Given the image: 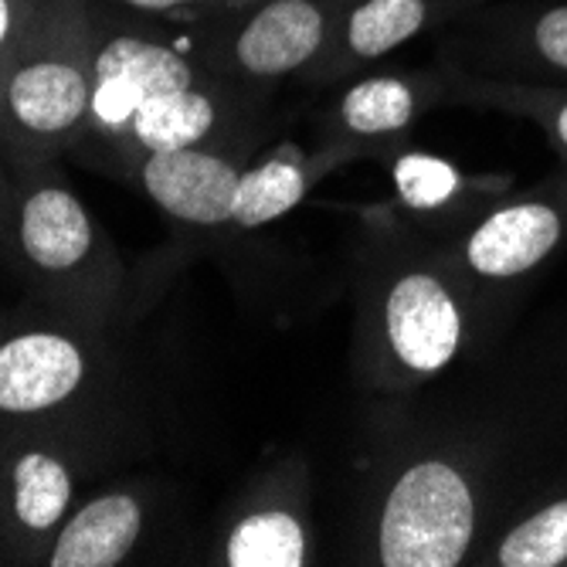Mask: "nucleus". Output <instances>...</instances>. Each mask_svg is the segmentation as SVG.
Masks as SVG:
<instances>
[{"label":"nucleus","instance_id":"19","mask_svg":"<svg viewBox=\"0 0 567 567\" xmlns=\"http://www.w3.org/2000/svg\"><path fill=\"white\" fill-rule=\"evenodd\" d=\"M391 177H394L398 200L408 212H419V215L449 208L458 197L462 184H466L445 161L425 157V153H415V150L398 153L391 164Z\"/></svg>","mask_w":567,"mask_h":567},{"label":"nucleus","instance_id":"22","mask_svg":"<svg viewBox=\"0 0 567 567\" xmlns=\"http://www.w3.org/2000/svg\"><path fill=\"white\" fill-rule=\"evenodd\" d=\"M0 153H4V150H0ZM0 187H4V164H0Z\"/></svg>","mask_w":567,"mask_h":567},{"label":"nucleus","instance_id":"2","mask_svg":"<svg viewBox=\"0 0 567 567\" xmlns=\"http://www.w3.org/2000/svg\"><path fill=\"white\" fill-rule=\"evenodd\" d=\"M462 289L445 255L374 228L357 266L353 378L374 394H401L452 368L470 340Z\"/></svg>","mask_w":567,"mask_h":567},{"label":"nucleus","instance_id":"9","mask_svg":"<svg viewBox=\"0 0 567 567\" xmlns=\"http://www.w3.org/2000/svg\"><path fill=\"white\" fill-rule=\"evenodd\" d=\"M564 235H567V200L540 197V194L520 197L483 215L462 235V241L445 262L455 269L462 286L517 282L550 259Z\"/></svg>","mask_w":567,"mask_h":567},{"label":"nucleus","instance_id":"10","mask_svg":"<svg viewBox=\"0 0 567 567\" xmlns=\"http://www.w3.org/2000/svg\"><path fill=\"white\" fill-rule=\"evenodd\" d=\"M306 466L286 458L269 476L259 496L248 499L228 524L218 560L225 567H302L313 557L309 547V496Z\"/></svg>","mask_w":567,"mask_h":567},{"label":"nucleus","instance_id":"14","mask_svg":"<svg viewBox=\"0 0 567 567\" xmlns=\"http://www.w3.org/2000/svg\"><path fill=\"white\" fill-rule=\"evenodd\" d=\"M473 59L499 72V82L567 85V0L483 21V28L458 41Z\"/></svg>","mask_w":567,"mask_h":567},{"label":"nucleus","instance_id":"17","mask_svg":"<svg viewBox=\"0 0 567 567\" xmlns=\"http://www.w3.org/2000/svg\"><path fill=\"white\" fill-rule=\"evenodd\" d=\"M499 567H557L567 564V496H554L530 509L483 554Z\"/></svg>","mask_w":567,"mask_h":567},{"label":"nucleus","instance_id":"1","mask_svg":"<svg viewBox=\"0 0 567 567\" xmlns=\"http://www.w3.org/2000/svg\"><path fill=\"white\" fill-rule=\"evenodd\" d=\"M95 14L92 102L85 133L102 164L133 174L153 153L184 146L251 150L266 92H251L197 62L161 31Z\"/></svg>","mask_w":567,"mask_h":567},{"label":"nucleus","instance_id":"18","mask_svg":"<svg viewBox=\"0 0 567 567\" xmlns=\"http://www.w3.org/2000/svg\"><path fill=\"white\" fill-rule=\"evenodd\" d=\"M445 89L462 99H480L489 106L520 110L550 133V140L567 153V85H520V82H499V79H476L449 72Z\"/></svg>","mask_w":567,"mask_h":567},{"label":"nucleus","instance_id":"11","mask_svg":"<svg viewBox=\"0 0 567 567\" xmlns=\"http://www.w3.org/2000/svg\"><path fill=\"white\" fill-rule=\"evenodd\" d=\"M248 150L238 146H184L153 153L133 174L164 215L181 225L221 231L231 228V200L245 174Z\"/></svg>","mask_w":567,"mask_h":567},{"label":"nucleus","instance_id":"16","mask_svg":"<svg viewBox=\"0 0 567 567\" xmlns=\"http://www.w3.org/2000/svg\"><path fill=\"white\" fill-rule=\"evenodd\" d=\"M330 167L317 157H306L299 150H279L276 157H266L262 164L245 167L235 187L231 200V228L238 231H259L292 208H299V200L306 190L313 187L320 174Z\"/></svg>","mask_w":567,"mask_h":567},{"label":"nucleus","instance_id":"3","mask_svg":"<svg viewBox=\"0 0 567 567\" xmlns=\"http://www.w3.org/2000/svg\"><path fill=\"white\" fill-rule=\"evenodd\" d=\"M92 0H38L0 79V150L44 167L85 133L92 102Z\"/></svg>","mask_w":567,"mask_h":567},{"label":"nucleus","instance_id":"15","mask_svg":"<svg viewBox=\"0 0 567 567\" xmlns=\"http://www.w3.org/2000/svg\"><path fill=\"white\" fill-rule=\"evenodd\" d=\"M146 506L133 489H110L72 509L51 540L44 564L51 567H116L143 537Z\"/></svg>","mask_w":567,"mask_h":567},{"label":"nucleus","instance_id":"7","mask_svg":"<svg viewBox=\"0 0 567 567\" xmlns=\"http://www.w3.org/2000/svg\"><path fill=\"white\" fill-rule=\"evenodd\" d=\"M99 378L92 340L65 327L0 337V419L44 422L79 404Z\"/></svg>","mask_w":567,"mask_h":567},{"label":"nucleus","instance_id":"20","mask_svg":"<svg viewBox=\"0 0 567 567\" xmlns=\"http://www.w3.org/2000/svg\"><path fill=\"white\" fill-rule=\"evenodd\" d=\"M140 14H161L177 21H225L235 11L248 8L251 0H113Z\"/></svg>","mask_w":567,"mask_h":567},{"label":"nucleus","instance_id":"12","mask_svg":"<svg viewBox=\"0 0 567 567\" xmlns=\"http://www.w3.org/2000/svg\"><path fill=\"white\" fill-rule=\"evenodd\" d=\"M445 95V75H364L343 89L333 106L320 161L337 167L357 153H378Z\"/></svg>","mask_w":567,"mask_h":567},{"label":"nucleus","instance_id":"13","mask_svg":"<svg viewBox=\"0 0 567 567\" xmlns=\"http://www.w3.org/2000/svg\"><path fill=\"white\" fill-rule=\"evenodd\" d=\"M449 8V0H350L327 51L302 79L330 85L364 72L411 38H419Z\"/></svg>","mask_w":567,"mask_h":567},{"label":"nucleus","instance_id":"5","mask_svg":"<svg viewBox=\"0 0 567 567\" xmlns=\"http://www.w3.org/2000/svg\"><path fill=\"white\" fill-rule=\"evenodd\" d=\"M11 235L34 282L75 313H102L116 296L120 262L110 238L65 184L31 167L11 200Z\"/></svg>","mask_w":567,"mask_h":567},{"label":"nucleus","instance_id":"4","mask_svg":"<svg viewBox=\"0 0 567 567\" xmlns=\"http://www.w3.org/2000/svg\"><path fill=\"white\" fill-rule=\"evenodd\" d=\"M483 493L458 452H411L378 486L368 557L381 567H458L476 550Z\"/></svg>","mask_w":567,"mask_h":567},{"label":"nucleus","instance_id":"21","mask_svg":"<svg viewBox=\"0 0 567 567\" xmlns=\"http://www.w3.org/2000/svg\"><path fill=\"white\" fill-rule=\"evenodd\" d=\"M38 0H0V79H4L14 51L31 24Z\"/></svg>","mask_w":567,"mask_h":567},{"label":"nucleus","instance_id":"8","mask_svg":"<svg viewBox=\"0 0 567 567\" xmlns=\"http://www.w3.org/2000/svg\"><path fill=\"white\" fill-rule=\"evenodd\" d=\"M75 499L69 449L41 435L14 439L0 455V547L11 557H44Z\"/></svg>","mask_w":567,"mask_h":567},{"label":"nucleus","instance_id":"6","mask_svg":"<svg viewBox=\"0 0 567 567\" xmlns=\"http://www.w3.org/2000/svg\"><path fill=\"white\" fill-rule=\"evenodd\" d=\"M347 4L350 0H251L218 21L208 62L231 82L266 92L317 65Z\"/></svg>","mask_w":567,"mask_h":567}]
</instances>
